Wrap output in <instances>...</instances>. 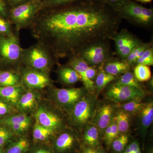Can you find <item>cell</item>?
I'll use <instances>...</instances> for the list:
<instances>
[{"label":"cell","instance_id":"cell-23","mask_svg":"<svg viewBox=\"0 0 153 153\" xmlns=\"http://www.w3.org/2000/svg\"><path fill=\"white\" fill-rule=\"evenodd\" d=\"M30 143L27 139L21 137L9 144L4 153H27L30 149Z\"/></svg>","mask_w":153,"mask_h":153},{"label":"cell","instance_id":"cell-21","mask_svg":"<svg viewBox=\"0 0 153 153\" xmlns=\"http://www.w3.org/2000/svg\"><path fill=\"white\" fill-rule=\"evenodd\" d=\"M58 74L60 81L68 85L75 84L81 80L80 75L68 65L60 67L58 69Z\"/></svg>","mask_w":153,"mask_h":153},{"label":"cell","instance_id":"cell-31","mask_svg":"<svg viewBox=\"0 0 153 153\" xmlns=\"http://www.w3.org/2000/svg\"><path fill=\"white\" fill-rule=\"evenodd\" d=\"M54 132L36 123L33 131L34 140L37 142H42L47 140L54 134Z\"/></svg>","mask_w":153,"mask_h":153},{"label":"cell","instance_id":"cell-30","mask_svg":"<svg viewBox=\"0 0 153 153\" xmlns=\"http://www.w3.org/2000/svg\"><path fill=\"white\" fill-rule=\"evenodd\" d=\"M129 137L127 133L120 134L111 144L110 147L113 153H122L128 145Z\"/></svg>","mask_w":153,"mask_h":153},{"label":"cell","instance_id":"cell-28","mask_svg":"<svg viewBox=\"0 0 153 153\" xmlns=\"http://www.w3.org/2000/svg\"><path fill=\"white\" fill-rule=\"evenodd\" d=\"M152 42L147 43H143L134 48L125 60L131 67V66H134L137 60L141 57L144 52L148 48L152 47Z\"/></svg>","mask_w":153,"mask_h":153},{"label":"cell","instance_id":"cell-7","mask_svg":"<svg viewBox=\"0 0 153 153\" xmlns=\"http://www.w3.org/2000/svg\"><path fill=\"white\" fill-rule=\"evenodd\" d=\"M107 86L105 94V98L109 101L117 104L131 100H143L146 95V91L144 89L121 85L115 82H111Z\"/></svg>","mask_w":153,"mask_h":153},{"label":"cell","instance_id":"cell-26","mask_svg":"<svg viewBox=\"0 0 153 153\" xmlns=\"http://www.w3.org/2000/svg\"><path fill=\"white\" fill-rule=\"evenodd\" d=\"M147 102L142 100H131L121 104H117L119 109L128 113L131 116H137L146 106Z\"/></svg>","mask_w":153,"mask_h":153},{"label":"cell","instance_id":"cell-9","mask_svg":"<svg viewBox=\"0 0 153 153\" xmlns=\"http://www.w3.org/2000/svg\"><path fill=\"white\" fill-rule=\"evenodd\" d=\"M116 51L120 59L125 60L130 53L136 47L142 44V41L128 30L117 32L113 37Z\"/></svg>","mask_w":153,"mask_h":153},{"label":"cell","instance_id":"cell-34","mask_svg":"<svg viewBox=\"0 0 153 153\" xmlns=\"http://www.w3.org/2000/svg\"><path fill=\"white\" fill-rule=\"evenodd\" d=\"M12 24L7 19L0 17V34L9 36L14 34Z\"/></svg>","mask_w":153,"mask_h":153},{"label":"cell","instance_id":"cell-43","mask_svg":"<svg viewBox=\"0 0 153 153\" xmlns=\"http://www.w3.org/2000/svg\"><path fill=\"white\" fill-rule=\"evenodd\" d=\"M131 143L133 146L134 153H142L139 143L137 141L134 140Z\"/></svg>","mask_w":153,"mask_h":153},{"label":"cell","instance_id":"cell-45","mask_svg":"<svg viewBox=\"0 0 153 153\" xmlns=\"http://www.w3.org/2000/svg\"><path fill=\"white\" fill-rule=\"evenodd\" d=\"M0 153H4V151L2 147H0Z\"/></svg>","mask_w":153,"mask_h":153},{"label":"cell","instance_id":"cell-38","mask_svg":"<svg viewBox=\"0 0 153 153\" xmlns=\"http://www.w3.org/2000/svg\"><path fill=\"white\" fill-rule=\"evenodd\" d=\"M111 6L113 8L117 11L129 0H97Z\"/></svg>","mask_w":153,"mask_h":153},{"label":"cell","instance_id":"cell-46","mask_svg":"<svg viewBox=\"0 0 153 153\" xmlns=\"http://www.w3.org/2000/svg\"><path fill=\"white\" fill-rule=\"evenodd\" d=\"M148 153H153V151L152 149H151L149 151V152H148Z\"/></svg>","mask_w":153,"mask_h":153},{"label":"cell","instance_id":"cell-35","mask_svg":"<svg viewBox=\"0 0 153 153\" xmlns=\"http://www.w3.org/2000/svg\"><path fill=\"white\" fill-rule=\"evenodd\" d=\"M13 136V133L4 126H0V147L8 142Z\"/></svg>","mask_w":153,"mask_h":153},{"label":"cell","instance_id":"cell-41","mask_svg":"<svg viewBox=\"0 0 153 153\" xmlns=\"http://www.w3.org/2000/svg\"><path fill=\"white\" fill-rule=\"evenodd\" d=\"M11 7H16L22 4H25L32 0H7Z\"/></svg>","mask_w":153,"mask_h":153},{"label":"cell","instance_id":"cell-47","mask_svg":"<svg viewBox=\"0 0 153 153\" xmlns=\"http://www.w3.org/2000/svg\"><path fill=\"white\" fill-rule=\"evenodd\" d=\"M41 1H43V0H41Z\"/></svg>","mask_w":153,"mask_h":153},{"label":"cell","instance_id":"cell-14","mask_svg":"<svg viewBox=\"0 0 153 153\" xmlns=\"http://www.w3.org/2000/svg\"><path fill=\"white\" fill-rule=\"evenodd\" d=\"M68 65L73 68L81 77L84 87L89 93L95 94V85L94 81L88 79L86 73V70L89 65L79 56L76 55L69 58Z\"/></svg>","mask_w":153,"mask_h":153},{"label":"cell","instance_id":"cell-42","mask_svg":"<svg viewBox=\"0 0 153 153\" xmlns=\"http://www.w3.org/2000/svg\"><path fill=\"white\" fill-rule=\"evenodd\" d=\"M32 153H55L50 149L46 147H39L34 150Z\"/></svg>","mask_w":153,"mask_h":153},{"label":"cell","instance_id":"cell-36","mask_svg":"<svg viewBox=\"0 0 153 153\" xmlns=\"http://www.w3.org/2000/svg\"><path fill=\"white\" fill-rule=\"evenodd\" d=\"M80 153H106L101 147H92L82 143L79 146Z\"/></svg>","mask_w":153,"mask_h":153},{"label":"cell","instance_id":"cell-37","mask_svg":"<svg viewBox=\"0 0 153 153\" xmlns=\"http://www.w3.org/2000/svg\"><path fill=\"white\" fill-rule=\"evenodd\" d=\"M11 8L7 0H0V17L8 20Z\"/></svg>","mask_w":153,"mask_h":153},{"label":"cell","instance_id":"cell-10","mask_svg":"<svg viewBox=\"0 0 153 153\" xmlns=\"http://www.w3.org/2000/svg\"><path fill=\"white\" fill-rule=\"evenodd\" d=\"M89 93L85 87L55 88V99L60 106L69 111L76 102Z\"/></svg>","mask_w":153,"mask_h":153},{"label":"cell","instance_id":"cell-39","mask_svg":"<svg viewBox=\"0 0 153 153\" xmlns=\"http://www.w3.org/2000/svg\"><path fill=\"white\" fill-rule=\"evenodd\" d=\"M12 108L8 102L0 100V116L9 114L12 112Z\"/></svg>","mask_w":153,"mask_h":153},{"label":"cell","instance_id":"cell-32","mask_svg":"<svg viewBox=\"0 0 153 153\" xmlns=\"http://www.w3.org/2000/svg\"><path fill=\"white\" fill-rule=\"evenodd\" d=\"M80 1L82 0H43L41 10L67 5Z\"/></svg>","mask_w":153,"mask_h":153},{"label":"cell","instance_id":"cell-13","mask_svg":"<svg viewBox=\"0 0 153 153\" xmlns=\"http://www.w3.org/2000/svg\"><path fill=\"white\" fill-rule=\"evenodd\" d=\"M35 117L37 123L55 133L63 128L62 119L57 114L44 108L40 107L37 110Z\"/></svg>","mask_w":153,"mask_h":153},{"label":"cell","instance_id":"cell-19","mask_svg":"<svg viewBox=\"0 0 153 153\" xmlns=\"http://www.w3.org/2000/svg\"><path fill=\"white\" fill-rule=\"evenodd\" d=\"M82 143L92 147H100V133L99 130L94 123L91 122L83 130Z\"/></svg>","mask_w":153,"mask_h":153},{"label":"cell","instance_id":"cell-16","mask_svg":"<svg viewBox=\"0 0 153 153\" xmlns=\"http://www.w3.org/2000/svg\"><path fill=\"white\" fill-rule=\"evenodd\" d=\"M106 73L119 76L130 70L131 66L125 60L110 58L100 66Z\"/></svg>","mask_w":153,"mask_h":153},{"label":"cell","instance_id":"cell-8","mask_svg":"<svg viewBox=\"0 0 153 153\" xmlns=\"http://www.w3.org/2000/svg\"><path fill=\"white\" fill-rule=\"evenodd\" d=\"M78 55L89 66L99 67L111 57L109 41H100L90 44L83 48Z\"/></svg>","mask_w":153,"mask_h":153},{"label":"cell","instance_id":"cell-6","mask_svg":"<svg viewBox=\"0 0 153 153\" xmlns=\"http://www.w3.org/2000/svg\"><path fill=\"white\" fill-rule=\"evenodd\" d=\"M122 19L144 27L150 26L153 21L152 8L145 7L129 0L117 10Z\"/></svg>","mask_w":153,"mask_h":153},{"label":"cell","instance_id":"cell-18","mask_svg":"<svg viewBox=\"0 0 153 153\" xmlns=\"http://www.w3.org/2000/svg\"><path fill=\"white\" fill-rule=\"evenodd\" d=\"M24 91V87L22 84L15 86H0V98L10 104H17Z\"/></svg>","mask_w":153,"mask_h":153},{"label":"cell","instance_id":"cell-17","mask_svg":"<svg viewBox=\"0 0 153 153\" xmlns=\"http://www.w3.org/2000/svg\"><path fill=\"white\" fill-rule=\"evenodd\" d=\"M139 123V131L141 135L145 138L148 128L153 121V102H147L146 106L137 115Z\"/></svg>","mask_w":153,"mask_h":153},{"label":"cell","instance_id":"cell-25","mask_svg":"<svg viewBox=\"0 0 153 153\" xmlns=\"http://www.w3.org/2000/svg\"><path fill=\"white\" fill-rule=\"evenodd\" d=\"M114 117L120 134L127 133L130 126L131 115L119 109L117 111L115 112Z\"/></svg>","mask_w":153,"mask_h":153},{"label":"cell","instance_id":"cell-33","mask_svg":"<svg viewBox=\"0 0 153 153\" xmlns=\"http://www.w3.org/2000/svg\"><path fill=\"white\" fill-rule=\"evenodd\" d=\"M143 64L146 66H152L153 65V48L152 46L148 48L144 52L141 57L137 60L136 65Z\"/></svg>","mask_w":153,"mask_h":153},{"label":"cell","instance_id":"cell-44","mask_svg":"<svg viewBox=\"0 0 153 153\" xmlns=\"http://www.w3.org/2000/svg\"><path fill=\"white\" fill-rule=\"evenodd\" d=\"M137 1L143 3H150L152 0H136Z\"/></svg>","mask_w":153,"mask_h":153},{"label":"cell","instance_id":"cell-2","mask_svg":"<svg viewBox=\"0 0 153 153\" xmlns=\"http://www.w3.org/2000/svg\"><path fill=\"white\" fill-rule=\"evenodd\" d=\"M57 62L47 47L37 42L23 49L22 64L26 67L48 73Z\"/></svg>","mask_w":153,"mask_h":153},{"label":"cell","instance_id":"cell-1","mask_svg":"<svg viewBox=\"0 0 153 153\" xmlns=\"http://www.w3.org/2000/svg\"><path fill=\"white\" fill-rule=\"evenodd\" d=\"M122 19L117 11L106 4L82 0L41 10L29 29L58 62L78 55L93 43L112 40Z\"/></svg>","mask_w":153,"mask_h":153},{"label":"cell","instance_id":"cell-24","mask_svg":"<svg viewBox=\"0 0 153 153\" xmlns=\"http://www.w3.org/2000/svg\"><path fill=\"white\" fill-rule=\"evenodd\" d=\"M22 95L17 104L19 108L23 111L32 110L37 102V94L34 91H29Z\"/></svg>","mask_w":153,"mask_h":153},{"label":"cell","instance_id":"cell-11","mask_svg":"<svg viewBox=\"0 0 153 153\" xmlns=\"http://www.w3.org/2000/svg\"><path fill=\"white\" fill-rule=\"evenodd\" d=\"M21 71V82L30 89H42L51 85L48 73L26 66Z\"/></svg>","mask_w":153,"mask_h":153},{"label":"cell","instance_id":"cell-29","mask_svg":"<svg viewBox=\"0 0 153 153\" xmlns=\"http://www.w3.org/2000/svg\"><path fill=\"white\" fill-rule=\"evenodd\" d=\"M133 74L136 79L140 82H148L152 78V71L149 66L138 64L135 66Z\"/></svg>","mask_w":153,"mask_h":153},{"label":"cell","instance_id":"cell-40","mask_svg":"<svg viewBox=\"0 0 153 153\" xmlns=\"http://www.w3.org/2000/svg\"><path fill=\"white\" fill-rule=\"evenodd\" d=\"M85 71L88 79L94 82V79L98 73L99 67L89 66Z\"/></svg>","mask_w":153,"mask_h":153},{"label":"cell","instance_id":"cell-20","mask_svg":"<svg viewBox=\"0 0 153 153\" xmlns=\"http://www.w3.org/2000/svg\"><path fill=\"white\" fill-rule=\"evenodd\" d=\"M98 67V73L94 80L95 94L97 95L118 77L106 73L102 69L101 66Z\"/></svg>","mask_w":153,"mask_h":153},{"label":"cell","instance_id":"cell-12","mask_svg":"<svg viewBox=\"0 0 153 153\" xmlns=\"http://www.w3.org/2000/svg\"><path fill=\"white\" fill-rule=\"evenodd\" d=\"M115 107L110 102L99 101L95 114L92 121L98 127L100 137H102L105 130L106 128L114 117Z\"/></svg>","mask_w":153,"mask_h":153},{"label":"cell","instance_id":"cell-15","mask_svg":"<svg viewBox=\"0 0 153 153\" xmlns=\"http://www.w3.org/2000/svg\"><path fill=\"white\" fill-rule=\"evenodd\" d=\"M78 143V139L72 132L65 131L60 134L54 143L55 153H70Z\"/></svg>","mask_w":153,"mask_h":153},{"label":"cell","instance_id":"cell-3","mask_svg":"<svg viewBox=\"0 0 153 153\" xmlns=\"http://www.w3.org/2000/svg\"><path fill=\"white\" fill-rule=\"evenodd\" d=\"M97 96L96 94H88L68 111L70 122L79 130H83L92 121L98 104Z\"/></svg>","mask_w":153,"mask_h":153},{"label":"cell","instance_id":"cell-22","mask_svg":"<svg viewBox=\"0 0 153 153\" xmlns=\"http://www.w3.org/2000/svg\"><path fill=\"white\" fill-rule=\"evenodd\" d=\"M21 82L19 72L12 70L0 71V86H15L21 84Z\"/></svg>","mask_w":153,"mask_h":153},{"label":"cell","instance_id":"cell-5","mask_svg":"<svg viewBox=\"0 0 153 153\" xmlns=\"http://www.w3.org/2000/svg\"><path fill=\"white\" fill-rule=\"evenodd\" d=\"M23 50L18 34H0V61L2 63L9 66H21Z\"/></svg>","mask_w":153,"mask_h":153},{"label":"cell","instance_id":"cell-4","mask_svg":"<svg viewBox=\"0 0 153 153\" xmlns=\"http://www.w3.org/2000/svg\"><path fill=\"white\" fill-rule=\"evenodd\" d=\"M42 1L32 0L16 7H11L8 20L19 34L22 29L29 28L38 13L42 10Z\"/></svg>","mask_w":153,"mask_h":153},{"label":"cell","instance_id":"cell-27","mask_svg":"<svg viewBox=\"0 0 153 153\" xmlns=\"http://www.w3.org/2000/svg\"><path fill=\"white\" fill-rule=\"evenodd\" d=\"M113 82L145 90L144 86L141 84V82L137 81L134 76L133 73L130 70L118 76Z\"/></svg>","mask_w":153,"mask_h":153}]
</instances>
